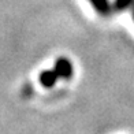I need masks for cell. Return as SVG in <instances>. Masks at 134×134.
I'll return each mask as SVG.
<instances>
[{
  "instance_id": "cell-3",
  "label": "cell",
  "mask_w": 134,
  "mask_h": 134,
  "mask_svg": "<svg viewBox=\"0 0 134 134\" xmlns=\"http://www.w3.org/2000/svg\"><path fill=\"white\" fill-rule=\"evenodd\" d=\"M93 4V7L99 11L100 14H108L111 7H109V3L108 0H90Z\"/></svg>"
},
{
  "instance_id": "cell-1",
  "label": "cell",
  "mask_w": 134,
  "mask_h": 134,
  "mask_svg": "<svg viewBox=\"0 0 134 134\" xmlns=\"http://www.w3.org/2000/svg\"><path fill=\"white\" fill-rule=\"evenodd\" d=\"M55 72L60 78H71L72 75V66L67 59L60 58L55 63Z\"/></svg>"
},
{
  "instance_id": "cell-2",
  "label": "cell",
  "mask_w": 134,
  "mask_h": 134,
  "mask_svg": "<svg viewBox=\"0 0 134 134\" xmlns=\"http://www.w3.org/2000/svg\"><path fill=\"white\" fill-rule=\"evenodd\" d=\"M58 80V74L55 72V70L52 71H42V74L40 75V81L44 85L45 88H51L53 86V83Z\"/></svg>"
},
{
  "instance_id": "cell-4",
  "label": "cell",
  "mask_w": 134,
  "mask_h": 134,
  "mask_svg": "<svg viewBox=\"0 0 134 134\" xmlns=\"http://www.w3.org/2000/svg\"><path fill=\"white\" fill-rule=\"evenodd\" d=\"M134 0H115V8L116 10H125L131 7Z\"/></svg>"
},
{
  "instance_id": "cell-5",
  "label": "cell",
  "mask_w": 134,
  "mask_h": 134,
  "mask_svg": "<svg viewBox=\"0 0 134 134\" xmlns=\"http://www.w3.org/2000/svg\"><path fill=\"white\" fill-rule=\"evenodd\" d=\"M133 7H134V3H133ZM133 15H134V13H133Z\"/></svg>"
}]
</instances>
